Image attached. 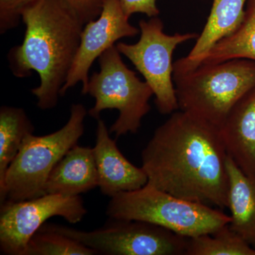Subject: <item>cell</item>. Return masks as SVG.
<instances>
[{
  "instance_id": "ffe728a7",
  "label": "cell",
  "mask_w": 255,
  "mask_h": 255,
  "mask_svg": "<svg viewBox=\"0 0 255 255\" xmlns=\"http://www.w3.org/2000/svg\"><path fill=\"white\" fill-rule=\"evenodd\" d=\"M35 0H0L1 34L18 26L23 11Z\"/></svg>"
},
{
  "instance_id": "4fadbf2b",
  "label": "cell",
  "mask_w": 255,
  "mask_h": 255,
  "mask_svg": "<svg viewBox=\"0 0 255 255\" xmlns=\"http://www.w3.org/2000/svg\"><path fill=\"white\" fill-rule=\"evenodd\" d=\"M248 0H214L205 26L189 54L174 63V72L194 68L215 44L237 31L246 16Z\"/></svg>"
},
{
  "instance_id": "9c48e42d",
  "label": "cell",
  "mask_w": 255,
  "mask_h": 255,
  "mask_svg": "<svg viewBox=\"0 0 255 255\" xmlns=\"http://www.w3.org/2000/svg\"><path fill=\"white\" fill-rule=\"evenodd\" d=\"M87 214L80 196L46 194L21 201H6L0 210V251L6 255H25L28 241L48 219L60 216L76 224Z\"/></svg>"
},
{
  "instance_id": "3957f363",
  "label": "cell",
  "mask_w": 255,
  "mask_h": 255,
  "mask_svg": "<svg viewBox=\"0 0 255 255\" xmlns=\"http://www.w3.org/2000/svg\"><path fill=\"white\" fill-rule=\"evenodd\" d=\"M179 110L221 128L233 106L255 86V62L233 59L174 72Z\"/></svg>"
},
{
  "instance_id": "7402d4cb",
  "label": "cell",
  "mask_w": 255,
  "mask_h": 255,
  "mask_svg": "<svg viewBox=\"0 0 255 255\" xmlns=\"http://www.w3.org/2000/svg\"><path fill=\"white\" fill-rule=\"evenodd\" d=\"M157 0H120L125 14L130 18L131 15L140 13L148 17L157 16L159 10L157 5Z\"/></svg>"
},
{
  "instance_id": "44dd1931",
  "label": "cell",
  "mask_w": 255,
  "mask_h": 255,
  "mask_svg": "<svg viewBox=\"0 0 255 255\" xmlns=\"http://www.w3.org/2000/svg\"><path fill=\"white\" fill-rule=\"evenodd\" d=\"M106 0H65L84 24L99 17Z\"/></svg>"
},
{
  "instance_id": "30bf717a",
  "label": "cell",
  "mask_w": 255,
  "mask_h": 255,
  "mask_svg": "<svg viewBox=\"0 0 255 255\" xmlns=\"http://www.w3.org/2000/svg\"><path fill=\"white\" fill-rule=\"evenodd\" d=\"M140 29L129 22L120 0H106L99 17L87 23L80 38V46L60 96L81 82L82 94L86 95L89 72L96 59L124 38H131Z\"/></svg>"
},
{
  "instance_id": "ac0fdd59",
  "label": "cell",
  "mask_w": 255,
  "mask_h": 255,
  "mask_svg": "<svg viewBox=\"0 0 255 255\" xmlns=\"http://www.w3.org/2000/svg\"><path fill=\"white\" fill-rule=\"evenodd\" d=\"M185 255H255V248L228 224L216 233L189 238Z\"/></svg>"
},
{
  "instance_id": "7a4b0ae2",
  "label": "cell",
  "mask_w": 255,
  "mask_h": 255,
  "mask_svg": "<svg viewBox=\"0 0 255 255\" xmlns=\"http://www.w3.org/2000/svg\"><path fill=\"white\" fill-rule=\"evenodd\" d=\"M21 19L24 38L8 53L9 68L18 78L36 71L41 83L31 93L38 108L51 110L66 82L85 24L65 0H35Z\"/></svg>"
},
{
  "instance_id": "52a82bcc",
  "label": "cell",
  "mask_w": 255,
  "mask_h": 255,
  "mask_svg": "<svg viewBox=\"0 0 255 255\" xmlns=\"http://www.w3.org/2000/svg\"><path fill=\"white\" fill-rule=\"evenodd\" d=\"M110 219L91 231L46 223L43 229L60 233L106 255H185L189 238L151 223Z\"/></svg>"
},
{
  "instance_id": "5b68a950",
  "label": "cell",
  "mask_w": 255,
  "mask_h": 255,
  "mask_svg": "<svg viewBox=\"0 0 255 255\" xmlns=\"http://www.w3.org/2000/svg\"><path fill=\"white\" fill-rule=\"evenodd\" d=\"M87 114L85 106L73 104L68 122L59 130L43 136L26 135L0 189V204L46 194L45 186L52 170L83 135Z\"/></svg>"
},
{
  "instance_id": "8992f818",
  "label": "cell",
  "mask_w": 255,
  "mask_h": 255,
  "mask_svg": "<svg viewBox=\"0 0 255 255\" xmlns=\"http://www.w3.org/2000/svg\"><path fill=\"white\" fill-rule=\"evenodd\" d=\"M121 55L115 45L101 55L100 72L90 78L86 93L95 99V105L88 112L92 118L100 119L105 110L119 111L118 119L109 129L116 139L138 131L154 96L150 85L128 68Z\"/></svg>"
},
{
  "instance_id": "277c9868",
  "label": "cell",
  "mask_w": 255,
  "mask_h": 255,
  "mask_svg": "<svg viewBox=\"0 0 255 255\" xmlns=\"http://www.w3.org/2000/svg\"><path fill=\"white\" fill-rule=\"evenodd\" d=\"M111 219L142 221L190 238L211 234L230 224L231 216L203 203L186 200L147 184L111 198Z\"/></svg>"
},
{
  "instance_id": "d6986e66",
  "label": "cell",
  "mask_w": 255,
  "mask_h": 255,
  "mask_svg": "<svg viewBox=\"0 0 255 255\" xmlns=\"http://www.w3.org/2000/svg\"><path fill=\"white\" fill-rule=\"evenodd\" d=\"M97 252L60 233L40 228L28 241L25 255H95Z\"/></svg>"
},
{
  "instance_id": "6da1fadb",
  "label": "cell",
  "mask_w": 255,
  "mask_h": 255,
  "mask_svg": "<svg viewBox=\"0 0 255 255\" xmlns=\"http://www.w3.org/2000/svg\"><path fill=\"white\" fill-rule=\"evenodd\" d=\"M228 153L220 128L176 111L141 152L147 184L186 200L228 208Z\"/></svg>"
},
{
  "instance_id": "2e32d148",
  "label": "cell",
  "mask_w": 255,
  "mask_h": 255,
  "mask_svg": "<svg viewBox=\"0 0 255 255\" xmlns=\"http://www.w3.org/2000/svg\"><path fill=\"white\" fill-rule=\"evenodd\" d=\"M233 59L255 62V0H248L244 21L237 31L215 44L194 68Z\"/></svg>"
},
{
  "instance_id": "ba28073f",
  "label": "cell",
  "mask_w": 255,
  "mask_h": 255,
  "mask_svg": "<svg viewBox=\"0 0 255 255\" xmlns=\"http://www.w3.org/2000/svg\"><path fill=\"white\" fill-rule=\"evenodd\" d=\"M140 38L134 44L119 42L116 45L127 57L145 81L150 85L159 113L167 115L179 110L173 80L174 52L178 46L196 39V33H164V23L157 16L139 22Z\"/></svg>"
},
{
  "instance_id": "8fae6325",
  "label": "cell",
  "mask_w": 255,
  "mask_h": 255,
  "mask_svg": "<svg viewBox=\"0 0 255 255\" xmlns=\"http://www.w3.org/2000/svg\"><path fill=\"white\" fill-rule=\"evenodd\" d=\"M102 119H97L96 143L93 147L98 176V187L112 198L121 192L136 190L147 184V174L142 167L132 164L119 150L117 140Z\"/></svg>"
},
{
  "instance_id": "e0dca14e",
  "label": "cell",
  "mask_w": 255,
  "mask_h": 255,
  "mask_svg": "<svg viewBox=\"0 0 255 255\" xmlns=\"http://www.w3.org/2000/svg\"><path fill=\"white\" fill-rule=\"evenodd\" d=\"M34 131V126L24 110L2 106L0 109V189L6 172L21 148L23 140Z\"/></svg>"
},
{
  "instance_id": "9a60e30c",
  "label": "cell",
  "mask_w": 255,
  "mask_h": 255,
  "mask_svg": "<svg viewBox=\"0 0 255 255\" xmlns=\"http://www.w3.org/2000/svg\"><path fill=\"white\" fill-rule=\"evenodd\" d=\"M226 167L229 226L255 248V177L245 173L228 155Z\"/></svg>"
},
{
  "instance_id": "7c38bea8",
  "label": "cell",
  "mask_w": 255,
  "mask_h": 255,
  "mask_svg": "<svg viewBox=\"0 0 255 255\" xmlns=\"http://www.w3.org/2000/svg\"><path fill=\"white\" fill-rule=\"evenodd\" d=\"M220 130L228 155L255 177V86L233 106Z\"/></svg>"
},
{
  "instance_id": "5bb4252c",
  "label": "cell",
  "mask_w": 255,
  "mask_h": 255,
  "mask_svg": "<svg viewBox=\"0 0 255 255\" xmlns=\"http://www.w3.org/2000/svg\"><path fill=\"white\" fill-rule=\"evenodd\" d=\"M98 187L93 148L76 145L55 166L45 186V194H80Z\"/></svg>"
}]
</instances>
